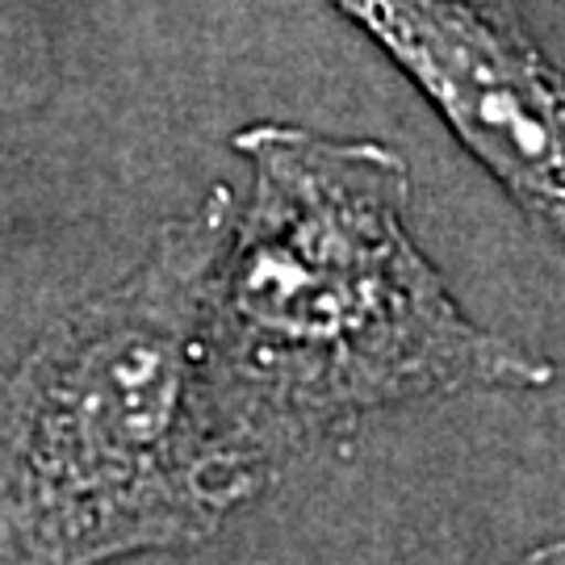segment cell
I'll return each instance as SVG.
<instances>
[{"label":"cell","instance_id":"6da1fadb","mask_svg":"<svg viewBox=\"0 0 565 565\" xmlns=\"http://www.w3.org/2000/svg\"><path fill=\"white\" fill-rule=\"evenodd\" d=\"M247 198L205 273L198 361L223 440L260 478L364 419L557 369L482 327L411 231V168L382 139L252 121Z\"/></svg>","mask_w":565,"mask_h":565},{"label":"cell","instance_id":"7a4b0ae2","mask_svg":"<svg viewBox=\"0 0 565 565\" xmlns=\"http://www.w3.org/2000/svg\"><path fill=\"white\" fill-rule=\"evenodd\" d=\"M235 193L160 226L118 285L63 310L0 373V565L181 553L268 490L202 390L205 273Z\"/></svg>","mask_w":565,"mask_h":565},{"label":"cell","instance_id":"3957f363","mask_svg":"<svg viewBox=\"0 0 565 565\" xmlns=\"http://www.w3.org/2000/svg\"><path fill=\"white\" fill-rule=\"evenodd\" d=\"M382 46L511 205L553 243L565 226L562 76L520 0H327Z\"/></svg>","mask_w":565,"mask_h":565},{"label":"cell","instance_id":"277c9868","mask_svg":"<svg viewBox=\"0 0 565 565\" xmlns=\"http://www.w3.org/2000/svg\"><path fill=\"white\" fill-rule=\"evenodd\" d=\"M503 565H565V545H562V541H548V545L527 548L524 557H515V562H503Z\"/></svg>","mask_w":565,"mask_h":565}]
</instances>
